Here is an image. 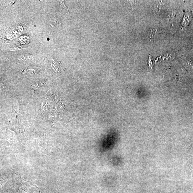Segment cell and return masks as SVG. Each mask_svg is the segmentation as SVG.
Returning <instances> with one entry per match:
<instances>
[{"label": "cell", "instance_id": "cell-1", "mask_svg": "<svg viewBox=\"0 0 193 193\" xmlns=\"http://www.w3.org/2000/svg\"><path fill=\"white\" fill-rule=\"evenodd\" d=\"M192 14L190 12H188L185 13L181 24L182 29H185L186 28L189 26L192 20Z\"/></svg>", "mask_w": 193, "mask_h": 193}, {"label": "cell", "instance_id": "cell-2", "mask_svg": "<svg viewBox=\"0 0 193 193\" xmlns=\"http://www.w3.org/2000/svg\"><path fill=\"white\" fill-rule=\"evenodd\" d=\"M176 57L175 54L173 52L167 53L164 55L162 59L164 60H171L174 59Z\"/></svg>", "mask_w": 193, "mask_h": 193}, {"label": "cell", "instance_id": "cell-3", "mask_svg": "<svg viewBox=\"0 0 193 193\" xmlns=\"http://www.w3.org/2000/svg\"><path fill=\"white\" fill-rule=\"evenodd\" d=\"M165 5L164 1H157L154 5V9L156 12H160Z\"/></svg>", "mask_w": 193, "mask_h": 193}, {"label": "cell", "instance_id": "cell-4", "mask_svg": "<svg viewBox=\"0 0 193 193\" xmlns=\"http://www.w3.org/2000/svg\"><path fill=\"white\" fill-rule=\"evenodd\" d=\"M61 24V21L60 20L57 18H53L50 19V22L49 23L50 25V26L51 27H50L51 28H55L57 24Z\"/></svg>", "mask_w": 193, "mask_h": 193}, {"label": "cell", "instance_id": "cell-5", "mask_svg": "<svg viewBox=\"0 0 193 193\" xmlns=\"http://www.w3.org/2000/svg\"><path fill=\"white\" fill-rule=\"evenodd\" d=\"M157 33H158V31L156 29L152 28L150 30L149 36V38L150 40H151L154 39L157 35Z\"/></svg>", "mask_w": 193, "mask_h": 193}, {"label": "cell", "instance_id": "cell-6", "mask_svg": "<svg viewBox=\"0 0 193 193\" xmlns=\"http://www.w3.org/2000/svg\"><path fill=\"white\" fill-rule=\"evenodd\" d=\"M149 66L151 67V68H153V58H152V56H151V55H149Z\"/></svg>", "mask_w": 193, "mask_h": 193}, {"label": "cell", "instance_id": "cell-7", "mask_svg": "<svg viewBox=\"0 0 193 193\" xmlns=\"http://www.w3.org/2000/svg\"><path fill=\"white\" fill-rule=\"evenodd\" d=\"M60 3L62 5V7H63L64 8H65V9H66L67 10V11H68V8L66 6H65V4H64V3L63 1H60Z\"/></svg>", "mask_w": 193, "mask_h": 193}]
</instances>
